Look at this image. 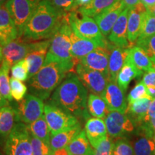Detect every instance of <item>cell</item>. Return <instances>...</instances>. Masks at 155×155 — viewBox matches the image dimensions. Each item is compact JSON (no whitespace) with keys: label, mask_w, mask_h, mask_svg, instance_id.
Wrapping results in <instances>:
<instances>
[{"label":"cell","mask_w":155,"mask_h":155,"mask_svg":"<svg viewBox=\"0 0 155 155\" xmlns=\"http://www.w3.org/2000/svg\"><path fill=\"white\" fill-rule=\"evenodd\" d=\"M88 94V90L76 73L71 72L54 91L50 101L74 116L80 122L86 121L90 118L87 108Z\"/></svg>","instance_id":"1"},{"label":"cell","mask_w":155,"mask_h":155,"mask_svg":"<svg viewBox=\"0 0 155 155\" xmlns=\"http://www.w3.org/2000/svg\"><path fill=\"white\" fill-rule=\"evenodd\" d=\"M68 15L57 8L51 0H42L25 25L20 38L28 41L50 39Z\"/></svg>","instance_id":"2"},{"label":"cell","mask_w":155,"mask_h":155,"mask_svg":"<svg viewBox=\"0 0 155 155\" xmlns=\"http://www.w3.org/2000/svg\"><path fill=\"white\" fill-rule=\"evenodd\" d=\"M75 69L56 62L43 64L40 71L28 81L29 93L42 100H48L68 73L75 72Z\"/></svg>","instance_id":"3"},{"label":"cell","mask_w":155,"mask_h":155,"mask_svg":"<svg viewBox=\"0 0 155 155\" xmlns=\"http://www.w3.org/2000/svg\"><path fill=\"white\" fill-rule=\"evenodd\" d=\"M71 30L72 29L66 16L60 28L50 38L49 49L44 64L56 62L75 68L77 64L79 63V60L73 57L71 54V41L70 38Z\"/></svg>","instance_id":"4"},{"label":"cell","mask_w":155,"mask_h":155,"mask_svg":"<svg viewBox=\"0 0 155 155\" xmlns=\"http://www.w3.org/2000/svg\"><path fill=\"white\" fill-rule=\"evenodd\" d=\"M68 19L73 32L78 36L92 40L101 47H108L110 42L106 40L94 19L81 14L78 10L69 12Z\"/></svg>","instance_id":"5"},{"label":"cell","mask_w":155,"mask_h":155,"mask_svg":"<svg viewBox=\"0 0 155 155\" xmlns=\"http://www.w3.org/2000/svg\"><path fill=\"white\" fill-rule=\"evenodd\" d=\"M5 155H32L28 124L17 122L4 144Z\"/></svg>","instance_id":"6"},{"label":"cell","mask_w":155,"mask_h":155,"mask_svg":"<svg viewBox=\"0 0 155 155\" xmlns=\"http://www.w3.org/2000/svg\"><path fill=\"white\" fill-rule=\"evenodd\" d=\"M44 113L51 135L71 128L81 123L79 120L48 100L45 104Z\"/></svg>","instance_id":"7"},{"label":"cell","mask_w":155,"mask_h":155,"mask_svg":"<svg viewBox=\"0 0 155 155\" xmlns=\"http://www.w3.org/2000/svg\"><path fill=\"white\" fill-rule=\"evenodd\" d=\"M16 112L17 121L30 124L43 115V100L31 94H27L20 101L12 105Z\"/></svg>","instance_id":"8"},{"label":"cell","mask_w":155,"mask_h":155,"mask_svg":"<svg viewBox=\"0 0 155 155\" xmlns=\"http://www.w3.org/2000/svg\"><path fill=\"white\" fill-rule=\"evenodd\" d=\"M42 0H7L5 7L8 9L18 30L22 35L25 25L31 18Z\"/></svg>","instance_id":"9"},{"label":"cell","mask_w":155,"mask_h":155,"mask_svg":"<svg viewBox=\"0 0 155 155\" xmlns=\"http://www.w3.org/2000/svg\"><path fill=\"white\" fill-rule=\"evenodd\" d=\"M108 135L112 139L128 138L136 131V126L126 114L109 111L104 119Z\"/></svg>","instance_id":"10"},{"label":"cell","mask_w":155,"mask_h":155,"mask_svg":"<svg viewBox=\"0 0 155 155\" xmlns=\"http://www.w3.org/2000/svg\"><path fill=\"white\" fill-rule=\"evenodd\" d=\"M75 73L88 91L103 97L108 83V78L105 75L84 66L80 62L75 67Z\"/></svg>","instance_id":"11"},{"label":"cell","mask_w":155,"mask_h":155,"mask_svg":"<svg viewBox=\"0 0 155 155\" xmlns=\"http://www.w3.org/2000/svg\"><path fill=\"white\" fill-rule=\"evenodd\" d=\"M36 41H28L18 37L2 47L3 60L13 65L25 59L35 45Z\"/></svg>","instance_id":"12"},{"label":"cell","mask_w":155,"mask_h":155,"mask_svg":"<svg viewBox=\"0 0 155 155\" xmlns=\"http://www.w3.org/2000/svg\"><path fill=\"white\" fill-rule=\"evenodd\" d=\"M110 44V43H109ZM110 49L108 47H98L80 59L79 62L88 68L99 71L108 78V61Z\"/></svg>","instance_id":"13"},{"label":"cell","mask_w":155,"mask_h":155,"mask_svg":"<svg viewBox=\"0 0 155 155\" xmlns=\"http://www.w3.org/2000/svg\"><path fill=\"white\" fill-rule=\"evenodd\" d=\"M110 111H117L125 114L127 108V98L125 93L118 86L116 81H108L102 97Z\"/></svg>","instance_id":"14"},{"label":"cell","mask_w":155,"mask_h":155,"mask_svg":"<svg viewBox=\"0 0 155 155\" xmlns=\"http://www.w3.org/2000/svg\"><path fill=\"white\" fill-rule=\"evenodd\" d=\"M147 12V8L141 2H139L129 10L127 34L130 48L135 45L140 34L143 18Z\"/></svg>","instance_id":"15"},{"label":"cell","mask_w":155,"mask_h":155,"mask_svg":"<svg viewBox=\"0 0 155 155\" xmlns=\"http://www.w3.org/2000/svg\"><path fill=\"white\" fill-rule=\"evenodd\" d=\"M129 8L126 7L119 15L108 35V40L114 45L122 48H129L127 26Z\"/></svg>","instance_id":"16"},{"label":"cell","mask_w":155,"mask_h":155,"mask_svg":"<svg viewBox=\"0 0 155 155\" xmlns=\"http://www.w3.org/2000/svg\"><path fill=\"white\" fill-rule=\"evenodd\" d=\"M50 43V39L36 41L34 48L25 58L29 63L28 80L34 76L43 65Z\"/></svg>","instance_id":"17"},{"label":"cell","mask_w":155,"mask_h":155,"mask_svg":"<svg viewBox=\"0 0 155 155\" xmlns=\"http://www.w3.org/2000/svg\"><path fill=\"white\" fill-rule=\"evenodd\" d=\"M19 37L15 23L5 3L0 4V45L5 46Z\"/></svg>","instance_id":"18"},{"label":"cell","mask_w":155,"mask_h":155,"mask_svg":"<svg viewBox=\"0 0 155 155\" xmlns=\"http://www.w3.org/2000/svg\"><path fill=\"white\" fill-rule=\"evenodd\" d=\"M125 8L123 2L119 0L107 10L94 17L104 36L109 35L114 24Z\"/></svg>","instance_id":"19"},{"label":"cell","mask_w":155,"mask_h":155,"mask_svg":"<svg viewBox=\"0 0 155 155\" xmlns=\"http://www.w3.org/2000/svg\"><path fill=\"white\" fill-rule=\"evenodd\" d=\"M110 55L108 61V81H116L117 75L124 64L129 48H122L109 44Z\"/></svg>","instance_id":"20"},{"label":"cell","mask_w":155,"mask_h":155,"mask_svg":"<svg viewBox=\"0 0 155 155\" xmlns=\"http://www.w3.org/2000/svg\"><path fill=\"white\" fill-rule=\"evenodd\" d=\"M84 130L94 149L108 135L105 121L99 118H89L85 124Z\"/></svg>","instance_id":"21"},{"label":"cell","mask_w":155,"mask_h":155,"mask_svg":"<svg viewBox=\"0 0 155 155\" xmlns=\"http://www.w3.org/2000/svg\"><path fill=\"white\" fill-rule=\"evenodd\" d=\"M16 112L10 104L0 108V144H5L17 123Z\"/></svg>","instance_id":"22"},{"label":"cell","mask_w":155,"mask_h":155,"mask_svg":"<svg viewBox=\"0 0 155 155\" xmlns=\"http://www.w3.org/2000/svg\"><path fill=\"white\" fill-rule=\"evenodd\" d=\"M82 130L81 123L66 130L62 131L54 135L50 136V146L53 152L66 148L69 143Z\"/></svg>","instance_id":"23"},{"label":"cell","mask_w":155,"mask_h":155,"mask_svg":"<svg viewBox=\"0 0 155 155\" xmlns=\"http://www.w3.org/2000/svg\"><path fill=\"white\" fill-rule=\"evenodd\" d=\"M152 101V98H142L128 104L125 114L134 122L136 128L144 121Z\"/></svg>","instance_id":"24"},{"label":"cell","mask_w":155,"mask_h":155,"mask_svg":"<svg viewBox=\"0 0 155 155\" xmlns=\"http://www.w3.org/2000/svg\"><path fill=\"white\" fill-rule=\"evenodd\" d=\"M70 38L71 41V54L73 57L78 59L79 61L100 46L98 43L92 40L78 36L73 32L72 30L70 32Z\"/></svg>","instance_id":"25"},{"label":"cell","mask_w":155,"mask_h":155,"mask_svg":"<svg viewBox=\"0 0 155 155\" xmlns=\"http://www.w3.org/2000/svg\"><path fill=\"white\" fill-rule=\"evenodd\" d=\"M144 75V71L137 68L129 59L126 61L119 71L116 78V83L124 92L127 91L130 82L135 78H139Z\"/></svg>","instance_id":"26"},{"label":"cell","mask_w":155,"mask_h":155,"mask_svg":"<svg viewBox=\"0 0 155 155\" xmlns=\"http://www.w3.org/2000/svg\"><path fill=\"white\" fill-rule=\"evenodd\" d=\"M66 150L70 155H94V148L89 142L84 129L69 143Z\"/></svg>","instance_id":"27"},{"label":"cell","mask_w":155,"mask_h":155,"mask_svg":"<svg viewBox=\"0 0 155 155\" xmlns=\"http://www.w3.org/2000/svg\"><path fill=\"white\" fill-rule=\"evenodd\" d=\"M127 59H129L137 68L142 71L147 72L154 69V64L144 50L136 45L129 48Z\"/></svg>","instance_id":"28"},{"label":"cell","mask_w":155,"mask_h":155,"mask_svg":"<svg viewBox=\"0 0 155 155\" xmlns=\"http://www.w3.org/2000/svg\"><path fill=\"white\" fill-rule=\"evenodd\" d=\"M87 108L91 116L103 119H105L110 111L104 98L92 93L88 94Z\"/></svg>","instance_id":"29"},{"label":"cell","mask_w":155,"mask_h":155,"mask_svg":"<svg viewBox=\"0 0 155 155\" xmlns=\"http://www.w3.org/2000/svg\"><path fill=\"white\" fill-rule=\"evenodd\" d=\"M119 1V0H91L87 5L81 6L77 10L81 14L94 17L107 10Z\"/></svg>","instance_id":"30"},{"label":"cell","mask_w":155,"mask_h":155,"mask_svg":"<svg viewBox=\"0 0 155 155\" xmlns=\"http://www.w3.org/2000/svg\"><path fill=\"white\" fill-rule=\"evenodd\" d=\"M29 131L31 135L41 139L45 142L50 144V139L51 134H50L49 127L46 121L45 115H42L36 121L32 123L28 124Z\"/></svg>","instance_id":"31"},{"label":"cell","mask_w":155,"mask_h":155,"mask_svg":"<svg viewBox=\"0 0 155 155\" xmlns=\"http://www.w3.org/2000/svg\"><path fill=\"white\" fill-rule=\"evenodd\" d=\"M11 65L3 60L0 65V94L9 102H13V97L11 94L10 79L9 77Z\"/></svg>","instance_id":"32"},{"label":"cell","mask_w":155,"mask_h":155,"mask_svg":"<svg viewBox=\"0 0 155 155\" xmlns=\"http://www.w3.org/2000/svg\"><path fill=\"white\" fill-rule=\"evenodd\" d=\"M134 155H155L154 138L140 136L134 143Z\"/></svg>","instance_id":"33"},{"label":"cell","mask_w":155,"mask_h":155,"mask_svg":"<svg viewBox=\"0 0 155 155\" xmlns=\"http://www.w3.org/2000/svg\"><path fill=\"white\" fill-rule=\"evenodd\" d=\"M136 45L142 48L153 64L155 63V34L147 38L138 39Z\"/></svg>","instance_id":"34"},{"label":"cell","mask_w":155,"mask_h":155,"mask_svg":"<svg viewBox=\"0 0 155 155\" xmlns=\"http://www.w3.org/2000/svg\"><path fill=\"white\" fill-rule=\"evenodd\" d=\"M155 34V16L146 12L141 24L140 34L138 39L147 38Z\"/></svg>","instance_id":"35"},{"label":"cell","mask_w":155,"mask_h":155,"mask_svg":"<svg viewBox=\"0 0 155 155\" xmlns=\"http://www.w3.org/2000/svg\"><path fill=\"white\" fill-rule=\"evenodd\" d=\"M13 78L21 81H28L29 75V63L26 59L17 62L11 68Z\"/></svg>","instance_id":"36"},{"label":"cell","mask_w":155,"mask_h":155,"mask_svg":"<svg viewBox=\"0 0 155 155\" xmlns=\"http://www.w3.org/2000/svg\"><path fill=\"white\" fill-rule=\"evenodd\" d=\"M113 155H134V148L128 138L116 139L114 144Z\"/></svg>","instance_id":"37"},{"label":"cell","mask_w":155,"mask_h":155,"mask_svg":"<svg viewBox=\"0 0 155 155\" xmlns=\"http://www.w3.org/2000/svg\"><path fill=\"white\" fill-rule=\"evenodd\" d=\"M11 94L16 101H20L27 95L28 88L24 83L15 78H10Z\"/></svg>","instance_id":"38"},{"label":"cell","mask_w":155,"mask_h":155,"mask_svg":"<svg viewBox=\"0 0 155 155\" xmlns=\"http://www.w3.org/2000/svg\"><path fill=\"white\" fill-rule=\"evenodd\" d=\"M30 140L32 148V155H52L53 153L50 148V144L31 134Z\"/></svg>","instance_id":"39"},{"label":"cell","mask_w":155,"mask_h":155,"mask_svg":"<svg viewBox=\"0 0 155 155\" xmlns=\"http://www.w3.org/2000/svg\"><path fill=\"white\" fill-rule=\"evenodd\" d=\"M114 144L113 139L107 135L94 149V155H113Z\"/></svg>","instance_id":"40"},{"label":"cell","mask_w":155,"mask_h":155,"mask_svg":"<svg viewBox=\"0 0 155 155\" xmlns=\"http://www.w3.org/2000/svg\"><path fill=\"white\" fill-rule=\"evenodd\" d=\"M142 98H151V97L147 94L146 86L142 83V81H140L129 92L127 96V102L128 104H130Z\"/></svg>","instance_id":"41"},{"label":"cell","mask_w":155,"mask_h":155,"mask_svg":"<svg viewBox=\"0 0 155 155\" xmlns=\"http://www.w3.org/2000/svg\"><path fill=\"white\" fill-rule=\"evenodd\" d=\"M53 5L63 12L68 13L78 9L75 0H51Z\"/></svg>","instance_id":"42"},{"label":"cell","mask_w":155,"mask_h":155,"mask_svg":"<svg viewBox=\"0 0 155 155\" xmlns=\"http://www.w3.org/2000/svg\"><path fill=\"white\" fill-rule=\"evenodd\" d=\"M142 83L147 86H154L155 87V68L152 71H147L143 75Z\"/></svg>","instance_id":"43"},{"label":"cell","mask_w":155,"mask_h":155,"mask_svg":"<svg viewBox=\"0 0 155 155\" xmlns=\"http://www.w3.org/2000/svg\"><path fill=\"white\" fill-rule=\"evenodd\" d=\"M145 119H155V98H153Z\"/></svg>","instance_id":"44"},{"label":"cell","mask_w":155,"mask_h":155,"mask_svg":"<svg viewBox=\"0 0 155 155\" xmlns=\"http://www.w3.org/2000/svg\"><path fill=\"white\" fill-rule=\"evenodd\" d=\"M121 1L123 2L125 7H128L129 9L134 7L137 5H138L139 2H141L140 0H121Z\"/></svg>","instance_id":"45"},{"label":"cell","mask_w":155,"mask_h":155,"mask_svg":"<svg viewBox=\"0 0 155 155\" xmlns=\"http://www.w3.org/2000/svg\"><path fill=\"white\" fill-rule=\"evenodd\" d=\"M140 2L145 6L147 9L155 5V0H140Z\"/></svg>","instance_id":"46"},{"label":"cell","mask_w":155,"mask_h":155,"mask_svg":"<svg viewBox=\"0 0 155 155\" xmlns=\"http://www.w3.org/2000/svg\"><path fill=\"white\" fill-rule=\"evenodd\" d=\"M8 104H9V102L7 100H6L5 98L2 96V94H0V108L6 105H8Z\"/></svg>","instance_id":"47"},{"label":"cell","mask_w":155,"mask_h":155,"mask_svg":"<svg viewBox=\"0 0 155 155\" xmlns=\"http://www.w3.org/2000/svg\"><path fill=\"white\" fill-rule=\"evenodd\" d=\"M75 1H76V4L79 8V7H81V6L87 5V4L90 2L91 0H75Z\"/></svg>","instance_id":"48"},{"label":"cell","mask_w":155,"mask_h":155,"mask_svg":"<svg viewBox=\"0 0 155 155\" xmlns=\"http://www.w3.org/2000/svg\"><path fill=\"white\" fill-rule=\"evenodd\" d=\"M147 11L148 12H150V14H152V15L155 16V5H153L152 7H150V8L147 9Z\"/></svg>","instance_id":"49"},{"label":"cell","mask_w":155,"mask_h":155,"mask_svg":"<svg viewBox=\"0 0 155 155\" xmlns=\"http://www.w3.org/2000/svg\"><path fill=\"white\" fill-rule=\"evenodd\" d=\"M3 61V52H2V46L0 45V65Z\"/></svg>","instance_id":"50"},{"label":"cell","mask_w":155,"mask_h":155,"mask_svg":"<svg viewBox=\"0 0 155 155\" xmlns=\"http://www.w3.org/2000/svg\"><path fill=\"white\" fill-rule=\"evenodd\" d=\"M6 1H7V0H0V4H2V3H5Z\"/></svg>","instance_id":"51"},{"label":"cell","mask_w":155,"mask_h":155,"mask_svg":"<svg viewBox=\"0 0 155 155\" xmlns=\"http://www.w3.org/2000/svg\"><path fill=\"white\" fill-rule=\"evenodd\" d=\"M154 68H155V63L154 64Z\"/></svg>","instance_id":"52"},{"label":"cell","mask_w":155,"mask_h":155,"mask_svg":"<svg viewBox=\"0 0 155 155\" xmlns=\"http://www.w3.org/2000/svg\"><path fill=\"white\" fill-rule=\"evenodd\" d=\"M154 141H155V135H154Z\"/></svg>","instance_id":"53"},{"label":"cell","mask_w":155,"mask_h":155,"mask_svg":"<svg viewBox=\"0 0 155 155\" xmlns=\"http://www.w3.org/2000/svg\"><path fill=\"white\" fill-rule=\"evenodd\" d=\"M0 155H2V154H0Z\"/></svg>","instance_id":"54"},{"label":"cell","mask_w":155,"mask_h":155,"mask_svg":"<svg viewBox=\"0 0 155 155\" xmlns=\"http://www.w3.org/2000/svg\"><path fill=\"white\" fill-rule=\"evenodd\" d=\"M69 155H70V154H69Z\"/></svg>","instance_id":"55"}]
</instances>
